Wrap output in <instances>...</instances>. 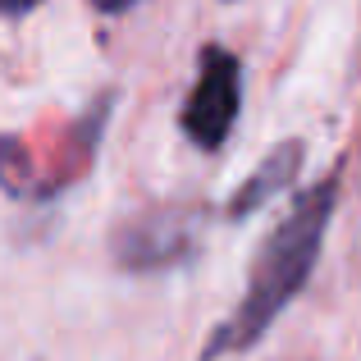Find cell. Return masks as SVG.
<instances>
[{"mask_svg":"<svg viewBox=\"0 0 361 361\" xmlns=\"http://www.w3.org/2000/svg\"><path fill=\"white\" fill-rule=\"evenodd\" d=\"M338 202V174H325L316 188L293 202V211L274 224V233L265 238V247L256 252V265L247 274V293L238 302L229 320L211 334L206 343V361L224 357V353H247L265 329L279 320V311L307 288L311 270L320 261V247H325V229L329 215Z\"/></svg>","mask_w":361,"mask_h":361,"instance_id":"obj_1","label":"cell"},{"mask_svg":"<svg viewBox=\"0 0 361 361\" xmlns=\"http://www.w3.org/2000/svg\"><path fill=\"white\" fill-rule=\"evenodd\" d=\"M238 106H243V64H238V55L224 51V46H206L202 69H197V87L188 92L183 115H178L183 133L202 151H215L233 133Z\"/></svg>","mask_w":361,"mask_h":361,"instance_id":"obj_2","label":"cell"},{"mask_svg":"<svg viewBox=\"0 0 361 361\" xmlns=\"http://www.w3.org/2000/svg\"><path fill=\"white\" fill-rule=\"evenodd\" d=\"M197 238V220L188 211H156L133 220L128 229L119 233L115 252L123 270H156V265H174L192 252Z\"/></svg>","mask_w":361,"mask_h":361,"instance_id":"obj_3","label":"cell"},{"mask_svg":"<svg viewBox=\"0 0 361 361\" xmlns=\"http://www.w3.org/2000/svg\"><path fill=\"white\" fill-rule=\"evenodd\" d=\"M302 169V142H279L261 165L247 174V183L238 188V197L229 202V220H247L252 211H261L270 197H279L283 188H293Z\"/></svg>","mask_w":361,"mask_h":361,"instance_id":"obj_4","label":"cell"},{"mask_svg":"<svg viewBox=\"0 0 361 361\" xmlns=\"http://www.w3.org/2000/svg\"><path fill=\"white\" fill-rule=\"evenodd\" d=\"M32 5H37V0H0V14H5V18H18V14H27Z\"/></svg>","mask_w":361,"mask_h":361,"instance_id":"obj_5","label":"cell"},{"mask_svg":"<svg viewBox=\"0 0 361 361\" xmlns=\"http://www.w3.org/2000/svg\"><path fill=\"white\" fill-rule=\"evenodd\" d=\"M92 5H97L101 14H123V9H133L137 0H92Z\"/></svg>","mask_w":361,"mask_h":361,"instance_id":"obj_6","label":"cell"}]
</instances>
